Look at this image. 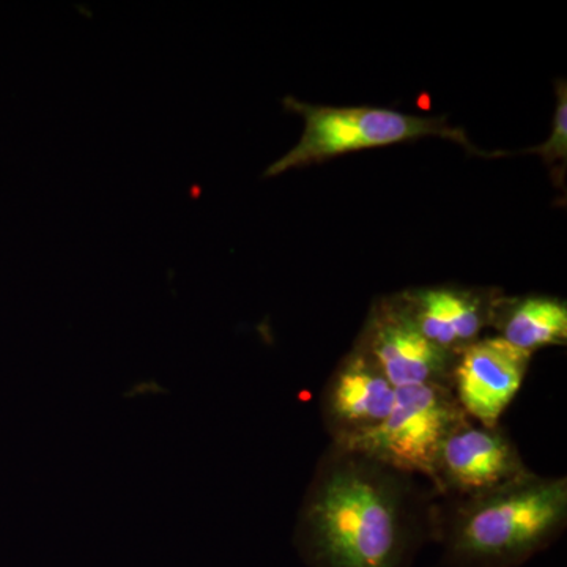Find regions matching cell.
Masks as SVG:
<instances>
[{
	"mask_svg": "<svg viewBox=\"0 0 567 567\" xmlns=\"http://www.w3.org/2000/svg\"><path fill=\"white\" fill-rule=\"evenodd\" d=\"M435 503L415 476L330 443L298 509L293 547L306 567H412L434 537Z\"/></svg>",
	"mask_w": 567,
	"mask_h": 567,
	"instance_id": "cell-1",
	"label": "cell"
},
{
	"mask_svg": "<svg viewBox=\"0 0 567 567\" xmlns=\"http://www.w3.org/2000/svg\"><path fill=\"white\" fill-rule=\"evenodd\" d=\"M395 388L379 365L354 346L328 379L320 394V416L334 445L368 434L390 415Z\"/></svg>",
	"mask_w": 567,
	"mask_h": 567,
	"instance_id": "cell-8",
	"label": "cell"
},
{
	"mask_svg": "<svg viewBox=\"0 0 567 567\" xmlns=\"http://www.w3.org/2000/svg\"><path fill=\"white\" fill-rule=\"evenodd\" d=\"M499 295L461 287H429L395 295V303L417 330L447 352L458 353L491 324Z\"/></svg>",
	"mask_w": 567,
	"mask_h": 567,
	"instance_id": "cell-9",
	"label": "cell"
},
{
	"mask_svg": "<svg viewBox=\"0 0 567 567\" xmlns=\"http://www.w3.org/2000/svg\"><path fill=\"white\" fill-rule=\"evenodd\" d=\"M567 527V477L528 472L462 499L436 496L434 537L442 567H522Z\"/></svg>",
	"mask_w": 567,
	"mask_h": 567,
	"instance_id": "cell-2",
	"label": "cell"
},
{
	"mask_svg": "<svg viewBox=\"0 0 567 567\" xmlns=\"http://www.w3.org/2000/svg\"><path fill=\"white\" fill-rule=\"evenodd\" d=\"M533 354L499 336L480 338L457 353L451 388L473 423L496 427L527 379Z\"/></svg>",
	"mask_w": 567,
	"mask_h": 567,
	"instance_id": "cell-7",
	"label": "cell"
},
{
	"mask_svg": "<svg viewBox=\"0 0 567 567\" xmlns=\"http://www.w3.org/2000/svg\"><path fill=\"white\" fill-rule=\"evenodd\" d=\"M528 472L516 443L499 425L484 427L470 420L443 442L429 484L439 498L462 499L496 491Z\"/></svg>",
	"mask_w": 567,
	"mask_h": 567,
	"instance_id": "cell-5",
	"label": "cell"
},
{
	"mask_svg": "<svg viewBox=\"0 0 567 567\" xmlns=\"http://www.w3.org/2000/svg\"><path fill=\"white\" fill-rule=\"evenodd\" d=\"M567 93L565 82L558 84V104L555 112L554 132L540 147L533 148L547 163L566 162L567 156Z\"/></svg>",
	"mask_w": 567,
	"mask_h": 567,
	"instance_id": "cell-11",
	"label": "cell"
},
{
	"mask_svg": "<svg viewBox=\"0 0 567 567\" xmlns=\"http://www.w3.org/2000/svg\"><path fill=\"white\" fill-rule=\"evenodd\" d=\"M492 327L511 346L535 353L567 341L566 301L555 297L496 298L492 309Z\"/></svg>",
	"mask_w": 567,
	"mask_h": 567,
	"instance_id": "cell-10",
	"label": "cell"
},
{
	"mask_svg": "<svg viewBox=\"0 0 567 567\" xmlns=\"http://www.w3.org/2000/svg\"><path fill=\"white\" fill-rule=\"evenodd\" d=\"M357 347L375 361L395 390L420 385L451 388L457 353L429 341L394 298H385L372 308Z\"/></svg>",
	"mask_w": 567,
	"mask_h": 567,
	"instance_id": "cell-6",
	"label": "cell"
},
{
	"mask_svg": "<svg viewBox=\"0 0 567 567\" xmlns=\"http://www.w3.org/2000/svg\"><path fill=\"white\" fill-rule=\"evenodd\" d=\"M284 106L305 118V132L292 151L268 167L265 173L267 177L323 162L342 153L385 147L421 137H445L458 142L470 152L484 155L470 144L462 130L453 128L443 118L416 117L380 107L315 106L290 96L284 100Z\"/></svg>",
	"mask_w": 567,
	"mask_h": 567,
	"instance_id": "cell-3",
	"label": "cell"
},
{
	"mask_svg": "<svg viewBox=\"0 0 567 567\" xmlns=\"http://www.w3.org/2000/svg\"><path fill=\"white\" fill-rule=\"evenodd\" d=\"M466 421L470 417L458 405L453 388H399L393 410L383 423L338 446L363 454L395 472L429 481L443 442Z\"/></svg>",
	"mask_w": 567,
	"mask_h": 567,
	"instance_id": "cell-4",
	"label": "cell"
}]
</instances>
